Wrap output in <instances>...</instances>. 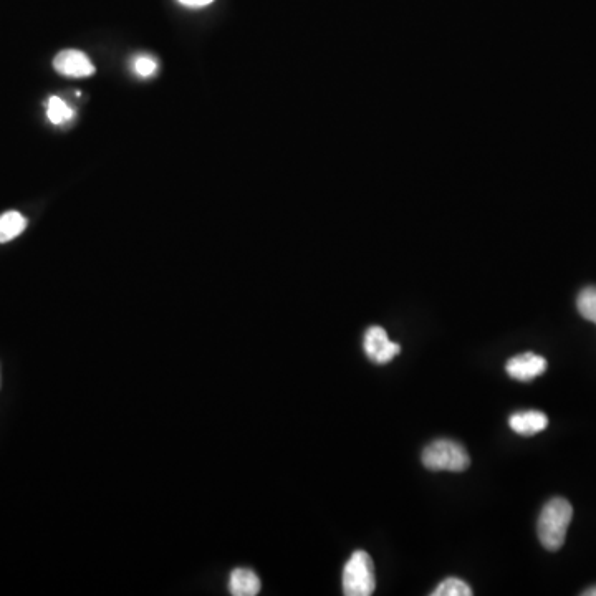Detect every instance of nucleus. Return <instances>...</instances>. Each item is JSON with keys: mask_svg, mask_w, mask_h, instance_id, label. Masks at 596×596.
I'll return each mask as SVG.
<instances>
[{"mask_svg": "<svg viewBox=\"0 0 596 596\" xmlns=\"http://www.w3.org/2000/svg\"><path fill=\"white\" fill-rule=\"evenodd\" d=\"M572 519L573 507L567 499L555 497L548 500L540 512L539 524H537L540 544L550 552L560 550L567 539V530L572 524Z\"/></svg>", "mask_w": 596, "mask_h": 596, "instance_id": "nucleus-1", "label": "nucleus"}, {"mask_svg": "<svg viewBox=\"0 0 596 596\" xmlns=\"http://www.w3.org/2000/svg\"><path fill=\"white\" fill-rule=\"evenodd\" d=\"M423 464L429 471L462 472L471 466V457L456 441L439 439L424 449Z\"/></svg>", "mask_w": 596, "mask_h": 596, "instance_id": "nucleus-2", "label": "nucleus"}, {"mask_svg": "<svg viewBox=\"0 0 596 596\" xmlns=\"http://www.w3.org/2000/svg\"><path fill=\"white\" fill-rule=\"evenodd\" d=\"M375 567L368 553L356 550L343 568V593L347 596H370L375 593Z\"/></svg>", "mask_w": 596, "mask_h": 596, "instance_id": "nucleus-3", "label": "nucleus"}, {"mask_svg": "<svg viewBox=\"0 0 596 596\" xmlns=\"http://www.w3.org/2000/svg\"><path fill=\"white\" fill-rule=\"evenodd\" d=\"M363 348L366 356L376 365L390 363L401 350L398 343H393L388 338L385 328L381 327H371L366 330Z\"/></svg>", "mask_w": 596, "mask_h": 596, "instance_id": "nucleus-4", "label": "nucleus"}, {"mask_svg": "<svg viewBox=\"0 0 596 596\" xmlns=\"http://www.w3.org/2000/svg\"><path fill=\"white\" fill-rule=\"evenodd\" d=\"M53 68L60 75L72 78L92 77L95 73V65L87 57V53L80 50H63L53 60Z\"/></svg>", "mask_w": 596, "mask_h": 596, "instance_id": "nucleus-5", "label": "nucleus"}, {"mask_svg": "<svg viewBox=\"0 0 596 596\" xmlns=\"http://www.w3.org/2000/svg\"><path fill=\"white\" fill-rule=\"evenodd\" d=\"M507 375L517 381H532L537 376L544 375L547 371V360L544 356L535 355V353H524V355L514 356L507 361L505 365Z\"/></svg>", "mask_w": 596, "mask_h": 596, "instance_id": "nucleus-6", "label": "nucleus"}, {"mask_svg": "<svg viewBox=\"0 0 596 596\" xmlns=\"http://www.w3.org/2000/svg\"><path fill=\"white\" fill-rule=\"evenodd\" d=\"M509 426L512 431L522 436H534L547 429L548 418L540 411H524L510 416Z\"/></svg>", "mask_w": 596, "mask_h": 596, "instance_id": "nucleus-7", "label": "nucleus"}, {"mask_svg": "<svg viewBox=\"0 0 596 596\" xmlns=\"http://www.w3.org/2000/svg\"><path fill=\"white\" fill-rule=\"evenodd\" d=\"M229 590L234 596H255L260 592V580L252 570L237 568L231 573Z\"/></svg>", "mask_w": 596, "mask_h": 596, "instance_id": "nucleus-8", "label": "nucleus"}, {"mask_svg": "<svg viewBox=\"0 0 596 596\" xmlns=\"http://www.w3.org/2000/svg\"><path fill=\"white\" fill-rule=\"evenodd\" d=\"M27 227V219L20 212H5L0 216V244L14 241Z\"/></svg>", "mask_w": 596, "mask_h": 596, "instance_id": "nucleus-9", "label": "nucleus"}, {"mask_svg": "<svg viewBox=\"0 0 596 596\" xmlns=\"http://www.w3.org/2000/svg\"><path fill=\"white\" fill-rule=\"evenodd\" d=\"M73 113L72 108L67 105V101H63L62 98L50 97L49 103H47V116L52 121L53 125H62L67 121L72 120Z\"/></svg>", "mask_w": 596, "mask_h": 596, "instance_id": "nucleus-10", "label": "nucleus"}, {"mask_svg": "<svg viewBox=\"0 0 596 596\" xmlns=\"http://www.w3.org/2000/svg\"><path fill=\"white\" fill-rule=\"evenodd\" d=\"M578 313L596 325V287L583 289L577 298Z\"/></svg>", "mask_w": 596, "mask_h": 596, "instance_id": "nucleus-11", "label": "nucleus"}, {"mask_svg": "<svg viewBox=\"0 0 596 596\" xmlns=\"http://www.w3.org/2000/svg\"><path fill=\"white\" fill-rule=\"evenodd\" d=\"M433 596H471L472 590L466 582L459 578H447L439 585L433 593Z\"/></svg>", "mask_w": 596, "mask_h": 596, "instance_id": "nucleus-12", "label": "nucleus"}, {"mask_svg": "<svg viewBox=\"0 0 596 596\" xmlns=\"http://www.w3.org/2000/svg\"><path fill=\"white\" fill-rule=\"evenodd\" d=\"M156 62H154L153 58L149 57H138L135 60V72L140 75V77H151L154 72H156Z\"/></svg>", "mask_w": 596, "mask_h": 596, "instance_id": "nucleus-13", "label": "nucleus"}, {"mask_svg": "<svg viewBox=\"0 0 596 596\" xmlns=\"http://www.w3.org/2000/svg\"><path fill=\"white\" fill-rule=\"evenodd\" d=\"M181 4L186 7H206V5L212 4L214 0H179Z\"/></svg>", "mask_w": 596, "mask_h": 596, "instance_id": "nucleus-14", "label": "nucleus"}, {"mask_svg": "<svg viewBox=\"0 0 596 596\" xmlns=\"http://www.w3.org/2000/svg\"><path fill=\"white\" fill-rule=\"evenodd\" d=\"M583 596H596V587L588 588L582 593Z\"/></svg>", "mask_w": 596, "mask_h": 596, "instance_id": "nucleus-15", "label": "nucleus"}]
</instances>
